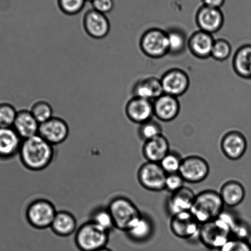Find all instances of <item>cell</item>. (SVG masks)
Masks as SVG:
<instances>
[{
	"instance_id": "cell-1",
	"label": "cell",
	"mask_w": 251,
	"mask_h": 251,
	"mask_svg": "<svg viewBox=\"0 0 251 251\" xmlns=\"http://www.w3.org/2000/svg\"><path fill=\"white\" fill-rule=\"evenodd\" d=\"M54 154L53 146L39 135L23 140L19 152L24 167L33 172L41 171L48 167Z\"/></svg>"
},
{
	"instance_id": "cell-2",
	"label": "cell",
	"mask_w": 251,
	"mask_h": 251,
	"mask_svg": "<svg viewBox=\"0 0 251 251\" xmlns=\"http://www.w3.org/2000/svg\"><path fill=\"white\" fill-rule=\"evenodd\" d=\"M224 206L219 192L205 190L196 195L190 212L201 225L218 218L224 210Z\"/></svg>"
},
{
	"instance_id": "cell-3",
	"label": "cell",
	"mask_w": 251,
	"mask_h": 251,
	"mask_svg": "<svg viewBox=\"0 0 251 251\" xmlns=\"http://www.w3.org/2000/svg\"><path fill=\"white\" fill-rule=\"evenodd\" d=\"M109 238V233L89 221L77 228L75 243L80 251H96L106 247Z\"/></svg>"
},
{
	"instance_id": "cell-4",
	"label": "cell",
	"mask_w": 251,
	"mask_h": 251,
	"mask_svg": "<svg viewBox=\"0 0 251 251\" xmlns=\"http://www.w3.org/2000/svg\"><path fill=\"white\" fill-rule=\"evenodd\" d=\"M231 233L230 226L219 216L201 224L199 239L207 248L218 251L231 238Z\"/></svg>"
},
{
	"instance_id": "cell-5",
	"label": "cell",
	"mask_w": 251,
	"mask_h": 251,
	"mask_svg": "<svg viewBox=\"0 0 251 251\" xmlns=\"http://www.w3.org/2000/svg\"><path fill=\"white\" fill-rule=\"evenodd\" d=\"M108 208L113 216L116 228L124 232L142 214L131 200L123 196L111 199Z\"/></svg>"
},
{
	"instance_id": "cell-6",
	"label": "cell",
	"mask_w": 251,
	"mask_h": 251,
	"mask_svg": "<svg viewBox=\"0 0 251 251\" xmlns=\"http://www.w3.org/2000/svg\"><path fill=\"white\" fill-rule=\"evenodd\" d=\"M57 212L54 204L49 200L38 199L28 204L26 218L32 227L43 230L50 227Z\"/></svg>"
},
{
	"instance_id": "cell-7",
	"label": "cell",
	"mask_w": 251,
	"mask_h": 251,
	"mask_svg": "<svg viewBox=\"0 0 251 251\" xmlns=\"http://www.w3.org/2000/svg\"><path fill=\"white\" fill-rule=\"evenodd\" d=\"M140 46L142 52L149 57H165L169 54L167 31L157 28L149 29L141 36Z\"/></svg>"
},
{
	"instance_id": "cell-8",
	"label": "cell",
	"mask_w": 251,
	"mask_h": 251,
	"mask_svg": "<svg viewBox=\"0 0 251 251\" xmlns=\"http://www.w3.org/2000/svg\"><path fill=\"white\" fill-rule=\"evenodd\" d=\"M167 176L159 163L147 162L141 166L138 172V179L141 186L152 192L165 190Z\"/></svg>"
},
{
	"instance_id": "cell-9",
	"label": "cell",
	"mask_w": 251,
	"mask_h": 251,
	"mask_svg": "<svg viewBox=\"0 0 251 251\" xmlns=\"http://www.w3.org/2000/svg\"><path fill=\"white\" fill-rule=\"evenodd\" d=\"M209 170L208 163L204 158L201 156L191 155L182 158L179 174L185 182L197 184L207 178Z\"/></svg>"
},
{
	"instance_id": "cell-10",
	"label": "cell",
	"mask_w": 251,
	"mask_h": 251,
	"mask_svg": "<svg viewBox=\"0 0 251 251\" xmlns=\"http://www.w3.org/2000/svg\"><path fill=\"white\" fill-rule=\"evenodd\" d=\"M170 227L176 237L190 240L196 237L199 238L201 224L189 211L172 216Z\"/></svg>"
},
{
	"instance_id": "cell-11",
	"label": "cell",
	"mask_w": 251,
	"mask_h": 251,
	"mask_svg": "<svg viewBox=\"0 0 251 251\" xmlns=\"http://www.w3.org/2000/svg\"><path fill=\"white\" fill-rule=\"evenodd\" d=\"M70 128L67 122L58 117L53 116L40 124L38 135L44 140L55 146L65 142L69 136Z\"/></svg>"
},
{
	"instance_id": "cell-12",
	"label": "cell",
	"mask_w": 251,
	"mask_h": 251,
	"mask_svg": "<svg viewBox=\"0 0 251 251\" xmlns=\"http://www.w3.org/2000/svg\"><path fill=\"white\" fill-rule=\"evenodd\" d=\"M164 94L175 97L184 95L190 86V78L184 70L173 68L165 72L160 78Z\"/></svg>"
},
{
	"instance_id": "cell-13",
	"label": "cell",
	"mask_w": 251,
	"mask_h": 251,
	"mask_svg": "<svg viewBox=\"0 0 251 251\" xmlns=\"http://www.w3.org/2000/svg\"><path fill=\"white\" fill-rule=\"evenodd\" d=\"M83 26L87 35L96 40L106 37L111 30L110 21L108 17L94 9L85 13Z\"/></svg>"
},
{
	"instance_id": "cell-14",
	"label": "cell",
	"mask_w": 251,
	"mask_h": 251,
	"mask_svg": "<svg viewBox=\"0 0 251 251\" xmlns=\"http://www.w3.org/2000/svg\"><path fill=\"white\" fill-rule=\"evenodd\" d=\"M196 20L200 30L213 35L223 27L224 16L221 9L202 5L197 11Z\"/></svg>"
},
{
	"instance_id": "cell-15",
	"label": "cell",
	"mask_w": 251,
	"mask_h": 251,
	"mask_svg": "<svg viewBox=\"0 0 251 251\" xmlns=\"http://www.w3.org/2000/svg\"><path fill=\"white\" fill-rule=\"evenodd\" d=\"M221 148L226 158L231 160H237L245 155L247 150V140L240 131H228L222 138Z\"/></svg>"
},
{
	"instance_id": "cell-16",
	"label": "cell",
	"mask_w": 251,
	"mask_h": 251,
	"mask_svg": "<svg viewBox=\"0 0 251 251\" xmlns=\"http://www.w3.org/2000/svg\"><path fill=\"white\" fill-rule=\"evenodd\" d=\"M125 111L129 120L140 125L154 116L153 101L137 97H133L126 103Z\"/></svg>"
},
{
	"instance_id": "cell-17",
	"label": "cell",
	"mask_w": 251,
	"mask_h": 251,
	"mask_svg": "<svg viewBox=\"0 0 251 251\" xmlns=\"http://www.w3.org/2000/svg\"><path fill=\"white\" fill-rule=\"evenodd\" d=\"M153 113L158 120L174 121L180 112V103L177 97L163 94L153 101Z\"/></svg>"
},
{
	"instance_id": "cell-18",
	"label": "cell",
	"mask_w": 251,
	"mask_h": 251,
	"mask_svg": "<svg viewBox=\"0 0 251 251\" xmlns=\"http://www.w3.org/2000/svg\"><path fill=\"white\" fill-rule=\"evenodd\" d=\"M214 41L212 34L199 30L188 39L187 48L195 57L206 59L211 57Z\"/></svg>"
},
{
	"instance_id": "cell-19",
	"label": "cell",
	"mask_w": 251,
	"mask_h": 251,
	"mask_svg": "<svg viewBox=\"0 0 251 251\" xmlns=\"http://www.w3.org/2000/svg\"><path fill=\"white\" fill-rule=\"evenodd\" d=\"M196 197L191 189L184 186L171 194L168 199L167 208L171 216L191 211Z\"/></svg>"
},
{
	"instance_id": "cell-20",
	"label": "cell",
	"mask_w": 251,
	"mask_h": 251,
	"mask_svg": "<svg viewBox=\"0 0 251 251\" xmlns=\"http://www.w3.org/2000/svg\"><path fill=\"white\" fill-rule=\"evenodd\" d=\"M154 226L150 217L141 214L125 231L127 237L133 242L142 243L152 237Z\"/></svg>"
},
{
	"instance_id": "cell-21",
	"label": "cell",
	"mask_w": 251,
	"mask_h": 251,
	"mask_svg": "<svg viewBox=\"0 0 251 251\" xmlns=\"http://www.w3.org/2000/svg\"><path fill=\"white\" fill-rule=\"evenodd\" d=\"M23 141L13 127L0 128V158L6 159L19 154Z\"/></svg>"
},
{
	"instance_id": "cell-22",
	"label": "cell",
	"mask_w": 251,
	"mask_h": 251,
	"mask_svg": "<svg viewBox=\"0 0 251 251\" xmlns=\"http://www.w3.org/2000/svg\"><path fill=\"white\" fill-rule=\"evenodd\" d=\"M40 126L30 110L22 109L18 111L13 127L24 140L38 135Z\"/></svg>"
},
{
	"instance_id": "cell-23",
	"label": "cell",
	"mask_w": 251,
	"mask_h": 251,
	"mask_svg": "<svg viewBox=\"0 0 251 251\" xmlns=\"http://www.w3.org/2000/svg\"><path fill=\"white\" fill-rule=\"evenodd\" d=\"M170 152L169 141L163 134L144 143L143 154L147 162L160 163Z\"/></svg>"
},
{
	"instance_id": "cell-24",
	"label": "cell",
	"mask_w": 251,
	"mask_h": 251,
	"mask_svg": "<svg viewBox=\"0 0 251 251\" xmlns=\"http://www.w3.org/2000/svg\"><path fill=\"white\" fill-rule=\"evenodd\" d=\"M164 94L160 79L148 77L138 80L133 87V97L153 101Z\"/></svg>"
},
{
	"instance_id": "cell-25",
	"label": "cell",
	"mask_w": 251,
	"mask_h": 251,
	"mask_svg": "<svg viewBox=\"0 0 251 251\" xmlns=\"http://www.w3.org/2000/svg\"><path fill=\"white\" fill-rule=\"evenodd\" d=\"M50 228L56 235L61 237H68L76 231L77 220L75 216L69 211H57Z\"/></svg>"
},
{
	"instance_id": "cell-26",
	"label": "cell",
	"mask_w": 251,
	"mask_h": 251,
	"mask_svg": "<svg viewBox=\"0 0 251 251\" xmlns=\"http://www.w3.org/2000/svg\"><path fill=\"white\" fill-rule=\"evenodd\" d=\"M219 194L224 205L234 208L242 203L245 198L246 191L241 182L230 180L223 185Z\"/></svg>"
},
{
	"instance_id": "cell-27",
	"label": "cell",
	"mask_w": 251,
	"mask_h": 251,
	"mask_svg": "<svg viewBox=\"0 0 251 251\" xmlns=\"http://www.w3.org/2000/svg\"><path fill=\"white\" fill-rule=\"evenodd\" d=\"M233 68L236 74L246 79H251V45L238 49L234 55Z\"/></svg>"
},
{
	"instance_id": "cell-28",
	"label": "cell",
	"mask_w": 251,
	"mask_h": 251,
	"mask_svg": "<svg viewBox=\"0 0 251 251\" xmlns=\"http://www.w3.org/2000/svg\"><path fill=\"white\" fill-rule=\"evenodd\" d=\"M90 221L107 233L116 229L115 224L108 206L98 207L92 212Z\"/></svg>"
},
{
	"instance_id": "cell-29",
	"label": "cell",
	"mask_w": 251,
	"mask_h": 251,
	"mask_svg": "<svg viewBox=\"0 0 251 251\" xmlns=\"http://www.w3.org/2000/svg\"><path fill=\"white\" fill-rule=\"evenodd\" d=\"M169 40V54L178 55L184 52L187 46L186 34L177 28H172L167 31Z\"/></svg>"
},
{
	"instance_id": "cell-30",
	"label": "cell",
	"mask_w": 251,
	"mask_h": 251,
	"mask_svg": "<svg viewBox=\"0 0 251 251\" xmlns=\"http://www.w3.org/2000/svg\"><path fill=\"white\" fill-rule=\"evenodd\" d=\"M30 111L40 124L50 120L53 116L52 106L48 101L43 100L35 102Z\"/></svg>"
},
{
	"instance_id": "cell-31",
	"label": "cell",
	"mask_w": 251,
	"mask_h": 251,
	"mask_svg": "<svg viewBox=\"0 0 251 251\" xmlns=\"http://www.w3.org/2000/svg\"><path fill=\"white\" fill-rule=\"evenodd\" d=\"M138 135L141 140L146 141L162 135V126L157 121H149L141 124L138 129Z\"/></svg>"
},
{
	"instance_id": "cell-32",
	"label": "cell",
	"mask_w": 251,
	"mask_h": 251,
	"mask_svg": "<svg viewBox=\"0 0 251 251\" xmlns=\"http://www.w3.org/2000/svg\"><path fill=\"white\" fill-rule=\"evenodd\" d=\"M182 161V158L178 153L170 151L159 163L166 174H174L179 173Z\"/></svg>"
},
{
	"instance_id": "cell-33",
	"label": "cell",
	"mask_w": 251,
	"mask_h": 251,
	"mask_svg": "<svg viewBox=\"0 0 251 251\" xmlns=\"http://www.w3.org/2000/svg\"><path fill=\"white\" fill-rule=\"evenodd\" d=\"M18 111L10 103H0V128L13 127Z\"/></svg>"
},
{
	"instance_id": "cell-34",
	"label": "cell",
	"mask_w": 251,
	"mask_h": 251,
	"mask_svg": "<svg viewBox=\"0 0 251 251\" xmlns=\"http://www.w3.org/2000/svg\"><path fill=\"white\" fill-rule=\"evenodd\" d=\"M231 53V46L227 40L218 39L214 41L211 57L218 61L228 59Z\"/></svg>"
},
{
	"instance_id": "cell-35",
	"label": "cell",
	"mask_w": 251,
	"mask_h": 251,
	"mask_svg": "<svg viewBox=\"0 0 251 251\" xmlns=\"http://www.w3.org/2000/svg\"><path fill=\"white\" fill-rule=\"evenodd\" d=\"M87 0H57L58 8L63 13L75 16L84 9Z\"/></svg>"
},
{
	"instance_id": "cell-36",
	"label": "cell",
	"mask_w": 251,
	"mask_h": 251,
	"mask_svg": "<svg viewBox=\"0 0 251 251\" xmlns=\"http://www.w3.org/2000/svg\"><path fill=\"white\" fill-rule=\"evenodd\" d=\"M218 251H251V244L248 240L230 238Z\"/></svg>"
},
{
	"instance_id": "cell-37",
	"label": "cell",
	"mask_w": 251,
	"mask_h": 251,
	"mask_svg": "<svg viewBox=\"0 0 251 251\" xmlns=\"http://www.w3.org/2000/svg\"><path fill=\"white\" fill-rule=\"evenodd\" d=\"M231 238L248 240L251 236V227L246 222L239 220L231 231Z\"/></svg>"
},
{
	"instance_id": "cell-38",
	"label": "cell",
	"mask_w": 251,
	"mask_h": 251,
	"mask_svg": "<svg viewBox=\"0 0 251 251\" xmlns=\"http://www.w3.org/2000/svg\"><path fill=\"white\" fill-rule=\"evenodd\" d=\"M184 179L179 173L167 175L165 181V190L171 194L174 193L184 187Z\"/></svg>"
},
{
	"instance_id": "cell-39",
	"label": "cell",
	"mask_w": 251,
	"mask_h": 251,
	"mask_svg": "<svg viewBox=\"0 0 251 251\" xmlns=\"http://www.w3.org/2000/svg\"><path fill=\"white\" fill-rule=\"evenodd\" d=\"M91 3L92 9L105 15L111 13L115 5L114 0H93Z\"/></svg>"
},
{
	"instance_id": "cell-40",
	"label": "cell",
	"mask_w": 251,
	"mask_h": 251,
	"mask_svg": "<svg viewBox=\"0 0 251 251\" xmlns=\"http://www.w3.org/2000/svg\"><path fill=\"white\" fill-rule=\"evenodd\" d=\"M201 2L203 6L221 9L225 3L226 0H201Z\"/></svg>"
},
{
	"instance_id": "cell-41",
	"label": "cell",
	"mask_w": 251,
	"mask_h": 251,
	"mask_svg": "<svg viewBox=\"0 0 251 251\" xmlns=\"http://www.w3.org/2000/svg\"><path fill=\"white\" fill-rule=\"evenodd\" d=\"M96 251H113L107 247L100 249V250H97Z\"/></svg>"
},
{
	"instance_id": "cell-42",
	"label": "cell",
	"mask_w": 251,
	"mask_h": 251,
	"mask_svg": "<svg viewBox=\"0 0 251 251\" xmlns=\"http://www.w3.org/2000/svg\"><path fill=\"white\" fill-rule=\"evenodd\" d=\"M89 1L91 2L92 1H93V0H89Z\"/></svg>"
}]
</instances>
